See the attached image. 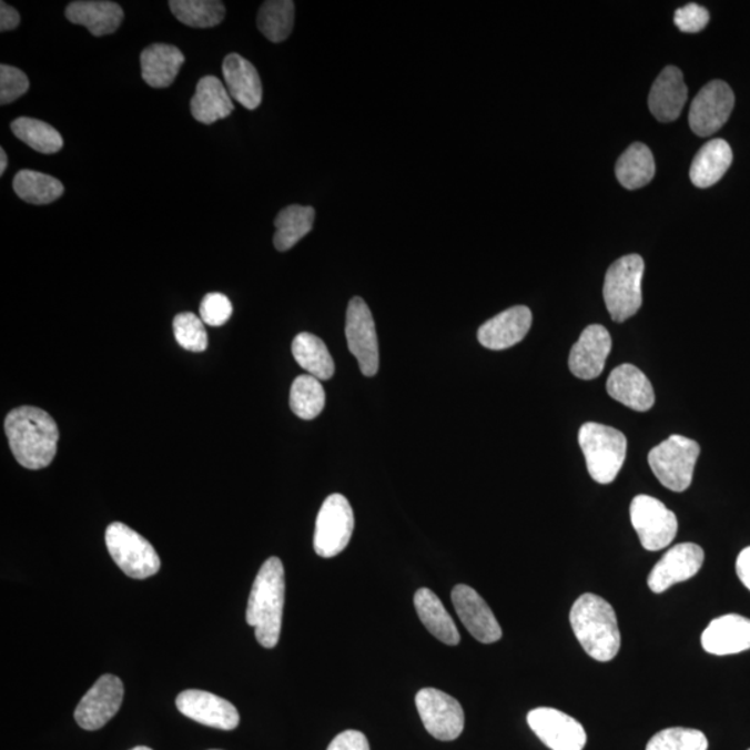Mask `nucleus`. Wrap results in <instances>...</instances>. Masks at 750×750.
<instances>
[{
    "instance_id": "e433bc0d",
    "label": "nucleus",
    "mask_w": 750,
    "mask_h": 750,
    "mask_svg": "<svg viewBox=\"0 0 750 750\" xmlns=\"http://www.w3.org/2000/svg\"><path fill=\"white\" fill-rule=\"evenodd\" d=\"M709 742L705 733L692 728H667L656 733L647 744V750H708Z\"/></svg>"
},
{
    "instance_id": "a18cd8bd",
    "label": "nucleus",
    "mask_w": 750,
    "mask_h": 750,
    "mask_svg": "<svg viewBox=\"0 0 750 750\" xmlns=\"http://www.w3.org/2000/svg\"><path fill=\"white\" fill-rule=\"evenodd\" d=\"M8 169V154L4 149H0V175L4 174V171Z\"/></svg>"
},
{
    "instance_id": "72a5a7b5",
    "label": "nucleus",
    "mask_w": 750,
    "mask_h": 750,
    "mask_svg": "<svg viewBox=\"0 0 750 750\" xmlns=\"http://www.w3.org/2000/svg\"><path fill=\"white\" fill-rule=\"evenodd\" d=\"M171 13L182 24L194 29H212L225 18V7L219 0H171Z\"/></svg>"
},
{
    "instance_id": "473e14b6",
    "label": "nucleus",
    "mask_w": 750,
    "mask_h": 750,
    "mask_svg": "<svg viewBox=\"0 0 750 750\" xmlns=\"http://www.w3.org/2000/svg\"><path fill=\"white\" fill-rule=\"evenodd\" d=\"M295 23V3L291 0H268L257 13V27L268 41L288 40Z\"/></svg>"
},
{
    "instance_id": "412c9836",
    "label": "nucleus",
    "mask_w": 750,
    "mask_h": 750,
    "mask_svg": "<svg viewBox=\"0 0 750 750\" xmlns=\"http://www.w3.org/2000/svg\"><path fill=\"white\" fill-rule=\"evenodd\" d=\"M702 647L716 656L744 652L750 649V619L739 615L717 617L702 634Z\"/></svg>"
},
{
    "instance_id": "f704fd0d",
    "label": "nucleus",
    "mask_w": 750,
    "mask_h": 750,
    "mask_svg": "<svg viewBox=\"0 0 750 750\" xmlns=\"http://www.w3.org/2000/svg\"><path fill=\"white\" fill-rule=\"evenodd\" d=\"M10 129L18 140L43 154L58 153L64 145L63 136L45 121L19 118L13 121Z\"/></svg>"
},
{
    "instance_id": "dca6fc26",
    "label": "nucleus",
    "mask_w": 750,
    "mask_h": 750,
    "mask_svg": "<svg viewBox=\"0 0 750 750\" xmlns=\"http://www.w3.org/2000/svg\"><path fill=\"white\" fill-rule=\"evenodd\" d=\"M175 706L188 719L217 730L233 731L240 724V713L233 703L200 689L181 692Z\"/></svg>"
},
{
    "instance_id": "4c0bfd02",
    "label": "nucleus",
    "mask_w": 750,
    "mask_h": 750,
    "mask_svg": "<svg viewBox=\"0 0 750 750\" xmlns=\"http://www.w3.org/2000/svg\"><path fill=\"white\" fill-rule=\"evenodd\" d=\"M174 335L181 347L190 352H205L207 349V333L202 318L194 313L176 314L173 322Z\"/></svg>"
},
{
    "instance_id": "ddd939ff",
    "label": "nucleus",
    "mask_w": 750,
    "mask_h": 750,
    "mask_svg": "<svg viewBox=\"0 0 750 750\" xmlns=\"http://www.w3.org/2000/svg\"><path fill=\"white\" fill-rule=\"evenodd\" d=\"M736 97L724 81H711L699 91L689 109V125L695 134L710 136L727 123Z\"/></svg>"
},
{
    "instance_id": "79ce46f5",
    "label": "nucleus",
    "mask_w": 750,
    "mask_h": 750,
    "mask_svg": "<svg viewBox=\"0 0 750 750\" xmlns=\"http://www.w3.org/2000/svg\"><path fill=\"white\" fill-rule=\"evenodd\" d=\"M327 750H369V744L363 732L347 730L338 733Z\"/></svg>"
},
{
    "instance_id": "a211bd4d",
    "label": "nucleus",
    "mask_w": 750,
    "mask_h": 750,
    "mask_svg": "<svg viewBox=\"0 0 750 750\" xmlns=\"http://www.w3.org/2000/svg\"><path fill=\"white\" fill-rule=\"evenodd\" d=\"M610 351L609 331L604 325H588L570 352V372L581 379L599 377L604 373L606 358L610 355Z\"/></svg>"
},
{
    "instance_id": "4468645a",
    "label": "nucleus",
    "mask_w": 750,
    "mask_h": 750,
    "mask_svg": "<svg viewBox=\"0 0 750 750\" xmlns=\"http://www.w3.org/2000/svg\"><path fill=\"white\" fill-rule=\"evenodd\" d=\"M123 698V681L119 677L104 675L93 683L77 706L75 721L87 731H97L118 714Z\"/></svg>"
},
{
    "instance_id": "49530a36",
    "label": "nucleus",
    "mask_w": 750,
    "mask_h": 750,
    "mask_svg": "<svg viewBox=\"0 0 750 750\" xmlns=\"http://www.w3.org/2000/svg\"><path fill=\"white\" fill-rule=\"evenodd\" d=\"M131 750H153V749L148 748V747H136V748L131 749Z\"/></svg>"
},
{
    "instance_id": "0eeeda50",
    "label": "nucleus",
    "mask_w": 750,
    "mask_h": 750,
    "mask_svg": "<svg viewBox=\"0 0 750 750\" xmlns=\"http://www.w3.org/2000/svg\"><path fill=\"white\" fill-rule=\"evenodd\" d=\"M104 539L110 556L125 576L145 580L160 570L162 562L152 544L125 524H110Z\"/></svg>"
},
{
    "instance_id": "ea45409f",
    "label": "nucleus",
    "mask_w": 750,
    "mask_h": 750,
    "mask_svg": "<svg viewBox=\"0 0 750 750\" xmlns=\"http://www.w3.org/2000/svg\"><path fill=\"white\" fill-rule=\"evenodd\" d=\"M200 311L203 323L211 327H222L233 314V303L227 296L213 292L203 297Z\"/></svg>"
},
{
    "instance_id": "2f4dec72",
    "label": "nucleus",
    "mask_w": 750,
    "mask_h": 750,
    "mask_svg": "<svg viewBox=\"0 0 750 750\" xmlns=\"http://www.w3.org/2000/svg\"><path fill=\"white\" fill-rule=\"evenodd\" d=\"M16 194L31 205H49L64 194L62 182L52 175L34 170H21L14 176Z\"/></svg>"
},
{
    "instance_id": "393cba45",
    "label": "nucleus",
    "mask_w": 750,
    "mask_h": 750,
    "mask_svg": "<svg viewBox=\"0 0 750 750\" xmlns=\"http://www.w3.org/2000/svg\"><path fill=\"white\" fill-rule=\"evenodd\" d=\"M233 98L227 88L214 75H206L197 82L191 101V113L202 124H213L234 112Z\"/></svg>"
},
{
    "instance_id": "6ab92c4d",
    "label": "nucleus",
    "mask_w": 750,
    "mask_h": 750,
    "mask_svg": "<svg viewBox=\"0 0 750 750\" xmlns=\"http://www.w3.org/2000/svg\"><path fill=\"white\" fill-rule=\"evenodd\" d=\"M531 324L533 313L527 306L507 308L479 327V344L490 351L507 349L526 338Z\"/></svg>"
},
{
    "instance_id": "f3484780",
    "label": "nucleus",
    "mask_w": 750,
    "mask_h": 750,
    "mask_svg": "<svg viewBox=\"0 0 750 750\" xmlns=\"http://www.w3.org/2000/svg\"><path fill=\"white\" fill-rule=\"evenodd\" d=\"M452 602L460 621L477 641L482 643L499 641L501 638L499 622L476 589L459 584L452 591Z\"/></svg>"
},
{
    "instance_id": "2eb2a0df",
    "label": "nucleus",
    "mask_w": 750,
    "mask_h": 750,
    "mask_svg": "<svg viewBox=\"0 0 750 750\" xmlns=\"http://www.w3.org/2000/svg\"><path fill=\"white\" fill-rule=\"evenodd\" d=\"M703 561L705 551L699 545L683 543L672 546L650 571V591L661 594L675 584L691 580L702 569Z\"/></svg>"
},
{
    "instance_id": "b1692460",
    "label": "nucleus",
    "mask_w": 750,
    "mask_h": 750,
    "mask_svg": "<svg viewBox=\"0 0 750 750\" xmlns=\"http://www.w3.org/2000/svg\"><path fill=\"white\" fill-rule=\"evenodd\" d=\"M65 18L70 23L84 26L92 36L103 37L120 29L124 12L120 4L108 0H80L69 4Z\"/></svg>"
},
{
    "instance_id": "37998d69",
    "label": "nucleus",
    "mask_w": 750,
    "mask_h": 750,
    "mask_svg": "<svg viewBox=\"0 0 750 750\" xmlns=\"http://www.w3.org/2000/svg\"><path fill=\"white\" fill-rule=\"evenodd\" d=\"M20 24V14L18 10L8 3H0V31L7 32L18 29Z\"/></svg>"
},
{
    "instance_id": "9b49d317",
    "label": "nucleus",
    "mask_w": 750,
    "mask_h": 750,
    "mask_svg": "<svg viewBox=\"0 0 750 750\" xmlns=\"http://www.w3.org/2000/svg\"><path fill=\"white\" fill-rule=\"evenodd\" d=\"M345 334L347 346L357 358L361 372L366 377H374L379 367L377 331L373 314L362 297H353L347 306Z\"/></svg>"
},
{
    "instance_id": "f257e3e1",
    "label": "nucleus",
    "mask_w": 750,
    "mask_h": 750,
    "mask_svg": "<svg viewBox=\"0 0 750 750\" xmlns=\"http://www.w3.org/2000/svg\"><path fill=\"white\" fill-rule=\"evenodd\" d=\"M4 432L16 460L29 470L48 467L57 456L58 424L40 407L21 406L10 412Z\"/></svg>"
},
{
    "instance_id": "c756f323",
    "label": "nucleus",
    "mask_w": 750,
    "mask_h": 750,
    "mask_svg": "<svg viewBox=\"0 0 750 750\" xmlns=\"http://www.w3.org/2000/svg\"><path fill=\"white\" fill-rule=\"evenodd\" d=\"M292 355L303 369H306L320 382L333 378L335 373L334 358L318 336L308 333L296 335V338L292 342Z\"/></svg>"
},
{
    "instance_id": "7ed1b4c3",
    "label": "nucleus",
    "mask_w": 750,
    "mask_h": 750,
    "mask_svg": "<svg viewBox=\"0 0 750 750\" xmlns=\"http://www.w3.org/2000/svg\"><path fill=\"white\" fill-rule=\"evenodd\" d=\"M570 625L578 642L592 659L614 660L621 647L617 616L609 602L594 594H584L572 605Z\"/></svg>"
},
{
    "instance_id": "5701e85b",
    "label": "nucleus",
    "mask_w": 750,
    "mask_h": 750,
    "mask_svg": "<svg viewBox=\"0 0 750 750\" xmlns=\"http://www.w3.org/2000/svg\"><path fill=\"white\" fill-rule=\"evenodd\" d=\"M225 88L230 97L247 110H255L263 101V85L255 65L239 53H231L223 62Z\"/></svg>"
},
{
    "instance_id": "f8f14e48",
    "label": "nucleus",
    "mask_w": 750,
    "mask_h": 750,
    "mask_svg": "<svg viewBox=\"0 0 750 750\" xmlns=\"http://www.w3.org/2000/svg\"><path fill=\"white\" fill-rule=\"evenodd\" d=\"M529 728L551 750H582L586 728L575 717L554 708H537L527 716Z\"/></svg>"
},
{
    "instance_id": "c85d7f7f",
    "label": "nucleus",
    "mask_w": 750,
    "mask_h": 750,
    "mask_svg": "<svg viewBox=\"0 0 750 750\" xmlns=\"http://www.w3.org/2000/svg\"><path fill=\"white\" fill-rule=\"evenodd\" d=\"M656 164L652 151L645 143H632L617 160L616 175L627 190H639L653 180Z\"/></svg>"
},
{
    "instance_id": "4be33fe9",
    "label": "nucleus",
    "mask_w": 750,
    "mask_h": 750,
    "mask_svg": "<svg viewBox=\"0 0 750 750\" xmlns=\"http://www.w3.org/2000/svg\"><path fill=\"white\" fill-rule=\"evenodd\" d=\"M688 99V88L682 71L669 65L661 71L649 93V109L661 123L680 118Z\"/></svg>"
},
{
    "instance_id": "de8ad7c7",
    "label": "nucleus",
    "mask_w": 750,
    "mask_h": 750,
    "mask_svg": "<svg viewBox=\"0 0 750 750\" xmlns=\"http://www.w3.org/2000/svg\"><path fill=\"white\" fill-rule=\"evenodd\" d=\"M748 750H750V749H748Z\"/></svg>"
},
{
    "instance_id": "39448f33",
    "label": "nucleus",
    "mask_w": 750,
    "mask_h": 750,
    "mask_svg": "<svg viewBox=\"0 0 750 750\" xmlns=\"http://www.w3.org/2000/svg\"><path fill=\"white\" fill-rule=\"evenodd\" d=\"M643 259L627 255L611 264L606 273L604 297L606 307L616 323L636 316L642 306Z\"/></svg>"
},
{
    "instance_id": "c03bdc74",
    "label": "nucleus",
    "mask_w": 750,
    "mask_h": 750,
    "mask_svg": "<svg viewBox=\"0 0 750 750\" xmlns=\"http://www.w3.org/2000/svg\"><path fill=\"white\" fill-rule=\"evenodd\" d=\"M737 575L739 580L750 591V546L739 554L737 559Z\"/></svg>"
},
{
    "instance_id": "6e6552de",
    "label": "nucleus",
    "mask_w": 750,
    "mask_h": 750,
    "mask_svg": "<svg viewBox=\"0 0 750 750\" xmlns=\"http://www.w3.org/2000/svg\"><path fill=\"white\" fill-rule=\"evenodd\" d=\"M355 528V515L344 495L333 494L324 500L314 531V550L330 559L344 551Z\"/></svg>"
},
{
    "instance_id": "20e7f679",
    "label": "nucleus",
    "mask_w": 750,
    "mask_h": 750,
    "mask_svg": "<svg viewBox=\"0 0 750 750\" xmlns=\"http://www.w3.org/2000/svg\"><path fill=\"white\" fill-rule=\"evenodd\" d=\"M588 473L599 484L614 483L625 465L627 455L626 435L614 427L587 423L578 434Z\"/></svg>"
},
{
    "instance_id": "aec40b11",
    "label": "nucleus",
    "mask_w": 750,
    "mask_h": 750,
    "mask_svg": "<svg viewBox=\"0 0 750 750\" xmlns=\"http://www.w3.org/2000/svg\"><path fill=\"white\" fill-rule=\"evenodd\" d=\"M608 394L636 412H648L655 405V391L647 375L632 364H621L610 373Z\"/></svg>"
},
{
    "instance_id": "1a4fd4ad",
    "label": "nucleus",
    "mask_w": 750,
    "mask_h": 750,
    "mask_svg": "<svg viewBox=\"0 0 750 750\" xmlns=\"http://www.w3.org/2000/svg\"><path fill=\"white\" fill-rule=\"evenodd\" d=\"M630 517L641 545L649 551L667 548L677 537V516L653 496H636L631 501Z\"/></svg>"
},
{
    "instance_id": "58836bf2",
    "label": "nucleus",
    "mask_w": 750,
    "mask_h": 750,
    "mask_svg": "<svg viewBox=\"0 0 750 750\" xmlns=\"http://www.w3.org/2000/svg\"><path fill=\"white\" fill-rule=\"evenodd\" d=\"M30 90L29 77L13 65H0V103L9 104L18 101Z\"/></svg>"
},
{
    "instance_id": "bb28decb",
    "label": "nucleus",
    "mask_w": 750,
    "mask_h": 750,
    "mask_svg": "<svg viewBox=\"0 0 750 750\" xmlns=\"http://www.w3.org/2000/svg\"><path fill=\"white\" fill-rule=\"evenodd\" d=\"M732 149L724 140H711L705 143L695 156L689 170L692 184L698 188H709L717 184L732 164Z\"/></svg>"
},
{
    "instance_id": "9d476101",
    "label": "nucleus",
    "mask_w": 750,
    "mask_h": 750,
    "mask_svg": "<svg viewBox=\"0 0 750 750\" xmlns=\"http://www.w3.org/2000/svg\"><path fill=\"white\" fill-rule=\"evenodd\" d=\"M416 706L424 727L439 741H454L465 730V711L450 695L423 688L416 695Z\"/></svg>"
},
{
    "instance_id": "423d86ee",
    "label": "nucleus",
    "mask_w": 750,
    "mask_h": 750,
    "mask_svg": "<svg viewBox=\"0 0 750 750\" xmlns=\"http://www.w3.org/2000/svg\"><path fill=\"white\" fill-rule=\"evenodd\" d=\"M700 446L682 435H671L649 452L650 468L660 484L675 493L691 487Z\"/></svg>"
},
{
    "instance_id": "7c9ffc66",
    "label": "nucleus",
    "mask_w": 750,
    "mask_h": 750,
    "mask_svg": "<svg viewBox=\"0 0 750 750\" xmlns=\"http://www.w3.org/2000/svg\"><path fill=\"white\" fill-rule=\"evenodd\" d=\"M316 212L311 206L291 205L275 219L274 246L280 252L290 251L303 236L311 233Z\"/></svg>"
},
{
    "instance_id": "a878e982",
    "label": "nucleus",
    "mask_w": 750,
    "mask_h": 750,
    "mask_svg": "<svg viewBox=\"0 0 750 750\" xmlns=\"http://www.w3.org/2000/svg\"><path fill=\"white\" fill-rule=\"evenodd\" d=\"M185 57L179 48L153 43L141 54L142 79L152 88H168L180 73Z\"/></svg>"
},
{
    "instance_id": "c9c22d12",
    "label": "nucleus",
    "mask_w": 750,
    "mask_h": 750,
    "mask_svg": "<svg viewBox=\"0 0 750 750\" xmlns=\"http://www.w3.org/2000/svg\"><path fill=\"white\" fill-rule=\"evenodd\" d=\"M290 406L302 420L316 418L325 406V393L320 379L311 374L300 375L291 387Z\"/></svg>"
},
{
    "instance_id": "cd10ccee",
    "label": "nucleus",
    "mask_w": 750,
    "mask_h": 750,
    "mask_svg": "<svg viewBox=\"0 0 750 750\" xmlns=\"http://www.w3.org/2000/svg\"><path fill=\"white\" fill-rule=\"evenodd\" d=\"M415 608L424 627L440 642L449 647H456L460 642V634L454 619L432 589H418L415 595Z\"/></svg>"
},
{
    "instance_id": "a19ab883",
    "label": "nucleus",
    "mask_w": 750,
    "mask_h": 750,
    "mask_svg": "<svg viewBox=\"0 0 750 750\" xmlns=\"http://www.w3.org/2000/svg\"><path fill=\"white\" fill-rule=\"evenodd\" d=\"M709 21L710 14L708 9L695 3H689L686 4V7L678 9L675 16L677 29H680L682 32H688V34H695V32L705 30V27L709 24Z\"/></svg>"
},
{
    "instance_id": "f03ea898",
    "label": "nucleus",
    "mask_w": 750,
    "mask_h": 750,
    "mask_svg": "<svg viewBox=\"0 0 750 750\" xmlns=\"http://www.w3.org/2000/svg\"><path fill=\"white\" fill-rule=\"evenodd\" d=\"M284 604L283 561L278 557H270L257 572L246 609V622L255 628L257 642L263 648L277 647L283 627Z\"/></svg>"
}]
</instances>
